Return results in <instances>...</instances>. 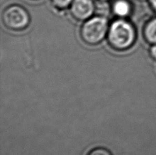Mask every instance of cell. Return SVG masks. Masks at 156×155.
Here are the masks:
<instances>
[{"label": "cell", "instance_id": "7a4b0ae2", "mask_svg": "<svg viewBox=\"0 0 156 155\" xmlns=\"http://www.w3.org/2000/svg\"><path fill=\"white\" fill-rule=\"evenodd\" d=\"M109 30L108 21L104 16H94L82 25L80 36L86 45L94 46L101 43Z\"/></svg>", "mask_w": 156, "mask_h": 155}, {"label": "cell", "instance_id": "9c48e42d", "mask_svg": "<svg viewBox=\"0 0 156 155\" xmlns=\"http://www.w3.org/2000/svg\"><path fill=\"white\" fill-rule=\"evenodd\" d=\"M149 55L152 59L156 60V45H153L149 49Z\"/></svg>", "mask_w": 156, "mask_h": 155}, {"label": "cell", "instance_id": "30bf717a", "mask_svg": "<svg viewBox=\"0 0 156 155\" xmlns=\"http://www.w3.org/2000/svg\"><path fill=\"white\" fill-rule=\"evenodd\" d=\"M149 1L151 2L153 8H154L155 10H156V0H149Z\"/></svg>", "mask_w": 156, "mask_h": 155}, {"label": "cell", "instance_id": "8992f818", "mask_svg": "<svg viewBox=\"0 0 156 155\" xmlns=\"http://www.w3.org/2000/svg\"><path fill=\"white\" fill-rule=\"evenodd\" d=\"M131 7L129 3L125 0H117L113 5V11L116 15L124 17L130 12Z\"/></svg>", "mask_w": 156, "mask_h": 155}, {"label": "cell", "instance_id": "ba28073f", "mask_svg": "<svg viewBox=\"0 0 156 155\" xmlns=\"http://www.w3.org/2000/svg\"><path fill=\"white\" fill-rule=\"evenodd\" d=\"M88 155H112L109 150L103 148H97L92 150Z\"/></svg>", "mask_w": 156, "mask_h": 155}, {"label": "cell", "instance_id": "3957f363", "mask_svg": "<svg viewBox=\"0 0 156 155\" xmlns=\"http://www.w3.org/2000/svg\"><path fill=\"white\" fill-rule=\"evenodd\" d=\"M2 21L4 26L9 29L21 31L28 26L30 16L24 8L18 5H12L4 10Z\"/></svg>", "mask_w": 156, "mask_h": 155}, {"label": "cell", "instance_id": "6da1fadb", "mask_svg": "<svg viewBox=\"0 0 156 155\" xmlns=\"http://www.w3.org/2000/svg\"><path fill=\"white\" fill-rule=\"evenodd\" d=\"M136 33L132 24L126 21L117 20L111 24L108 33L110 46L118 51H124L133 45Z\"/></svg>", "mask_w": 156, "mask_h": 155}, {"label": "cell", "instance_id": "277c9868", "mask_svg": "<svg viewBox=\"0 0 156 155\" xmlns=\"http://www.w3.org/2000/svg\"><path fill=\"white\" fill-rule=\"evenodd\" d=\"M94 12L92 0H73L71 4V12L77 21L88 20Z\"/></svg>", "mask_w": 156, "mask_h": 155}, {"label": "cell", "instance_id": "52a82bcc", "mask_svg": "<svg viewBox=\"0 0 156 155\" xmlns=\"http://www.w3.org/2000/svg\"><path fill=\"white\" fill-rule=\"evenodd\" d=\"M73 0H52L53 4L57 8L64 9L71 4Z\"/></svg>", "mask_w": 156, "mask_h": 155}, {"label": "cell", "instance_id": "5b68a950", "mask_svg": "<svg viewBox=\"0 0 156 155\" xmlns=\"http://www.w3.org/2000/svg\"><path fill=\"white\" fill-rule=\"evenodd\" d=\"M143 37L147 43L156 45V18L145 25L143 29Z\"/></svg>", "mask_w": 156, "mask_h": 155}]
</instances>
